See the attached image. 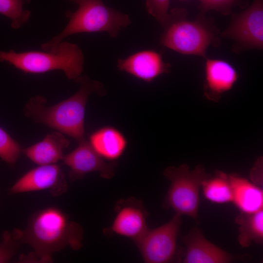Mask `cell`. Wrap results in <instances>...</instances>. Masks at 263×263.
<instances>
[{"label": "cell", "mask_w": 263, "mask_h": 263, "mask_svg": "<svg viewBox=\"0 0 263 263\" xmlns=\"http://www.w3.org/2000/svg\"><path fill=\"white\" fill-rule=\"evenodd\" d=\"M201 187L204 195L211 202L225 204L233 202V191L228 175L218 171L215 176L204 180Z\"/></svg>", "instance_id": "obj_19"}, {"label": "cell", "mask_w": 263, "mask_h": 263, "mask_svg": "<svg viewBox=\"0 0 263 263\" xmlns=\"http://www.w3.org/2000/svg\"><path fill=\"white\" fill-rule=\"evenodd\" d=\"M70 0L78 7L74 12L67 13L69 21L64 29L41 45L45 52H56L63 39L75 34L106 32L116 38L120 30L131 23L128 15L107 6L102 0Z\"/></svg>", "instance_id": "obj_3"}, {"label": "cell", "mask_w": 263, "mask_h": 263, "mask_svg": "<svg viewBox=\"0 0 263 263\" xmlns=\"http://www.w3.org/2000/svg\"><path fill=\"white\" fill-rule=\"evenodd\" d=\"M80 85L79 90L69 98L51 106L46 105L47 100L42 96L32 97L24 109L26 116L66 134L78 142L84 139L85 107L89 95L96 93L104 94L102 84L86 76L75 80Z\"/></svg>", "instance_id": "obj_2"}, {"label": "cell", "mask_w": 263, "mask_h": 263, "mask_svg": "<svg viewBox=\"0 0 263 263\" xmlns=\"http://www.w3.org/2000/svg\"><path fill=\"white\" fill-rule=\"evenodd\" d=\"M115 217L106 231L129 238L137 242L149 230L147 218L148 213L142 202L129 198L120 199L115 204Z\"/></svg>", "instance_id": "obj_10"}, {"label": "cell", "mask_w": 263, "mask_h": 263, "mask_svg": "<svg viewBox=\"0 0 263 263\" xmlns=\"http://www.w3.org/2000/svg\"><path fill=\"white\" fill-rule=\"evenodd\" d=\"M68 186L64 173L56 164L39 165L19 178L8 190L10 194L49 190L54 196L65 193Z\"/></svg>", "instance_id": "obj_9"}, {"label": "cell", "mask_w": 263, "mask_h": 263, "mask_svg": "<svg viewBox=\"0 0 263 263\" xmlns=\"http://www.w3.org/2000/svg\"><path fill=\"white\" fill-rule=\"evenodd\" d=\"M164 175L170 182L164 207L176 213L188 215L197 220L200 203L199 191L203 182L210 176L201 165L189 170L187 164L178 168L170 167Z\"/></svg>", "instance_id": "obj_6"}, {"label": "cell", "mask_w": 263, "mask_h": 263, "mask_svg": "<svg viewBox=\"0 0 263 263\" xmlns=\"http://www.w3.org/2000/svg\"><path fill=\"white\" fill-rule=\"evenodd\" d=\"M186 249L184 263H229L236 258L206 239L197 227L183 237Z\"/></svg>", "instance_id": "obj_12"}, {"label": "cell", "mask_w": 263, "mask_h": 263, "mask_svg": "<svg viewBox=\"0 0 263 263\" xmlns=\"http://www.w3.org/2000/svg\"><path fill=\"white\" fill-rule=\"evenodd\" d=\"M185 14L179 8L169 13L161 43L181 54L205 56L208 46L218 45L219 40L209 25L199 19L187 20Z\"/></svg>", "instance_id": "obj_5"}, {"label": "cell", "mask_w": 263, "mask_h": 263, "mask_svg": "<svg viewBox=\"0 0 263 263\" xmlns=\"http://www.w3.org/2000/svg\"><path fill=\"white\" fill-rule=\"evenodd\" d=\"M169 0H146L148 12L164 25L169 16Z\"/></svg>", "instance_id": "obj_23"}, {"label": "cell", "mask_w": 263, "mask_h": 263, "mask_svg": "<svg viewBox=\"0 0 263 263\" xmlns=\"http://www.w3.org/2000/svg\"><path fill=\"white\" fill-rule=\"evenodd\" d=\"M70 141L59 132L48 134L41 141L22 151L32 162L38 165L56 164L62 160L63 151Z\"/></svg>", "instance_id": "obj_15"}, {"label": "cell", "mask_w": 263, "mask_h": 263, "mask_svg": "<svg viewBox=\"0 0 263 263\" xmlns=\"http://www.w3.org/2000/svg\"><path fill=\"white\" fill-rule=\"evenodd\" d=\"M240 0H200L203 11L216 10L223 14L229 13L232 7L238 5Z\"/></svg>", "instance_id": "obj_24"}, {"label": "cell", "mask_w": 263, "mask_h": 263, "mask_svg": "<svg viewBox=\"0 0 263 263\" xmlns=\"http://www.w3.org/2000/svg\"><path fill=\"white\" fill-rule=\"evenodd\" d=\"M233 202L241 212L252 213L263 209V191L257 185L236 175H228Z\"/></svg>", "instance_id": "obj_16"}, {"label": "cell", "mask_w": 263, "mask_h": 263, "mask_svg": "<svg viewBox=\"0 0 263 263\" xmlns=\"http://www.w3.org/2000/svg\"><path fill=\"white\" fill-rule=\"evenodd\" d=\"M22 150L19 143L0 127V158L9 165H14Z\"/></svg>", "instance_id": "obj_21"}, {"label": "cell", "mask_w": 263, "mask_h": 263, "mask_svg": "<svg viewBox=\"0 0 263 263\" xmlns=\"http://www.w3.org/2000/svg\"><path fill=\"white\" fill-rule=\"evenodd\" d=\"M27 2L29 0H0V13L11 19L13 29L19 28L29 20L30 11L23 9Z\"/></svg>", "instance_id": "obj_20"}, {"label": "cell", "mask_w": 263, "mask_h": 263, "mask_svg": "<svg viewBox=\"0 0 263 263\" xmlns=\"http://www.w3.org/2000/svg\"><path fill=\"white\" fill-rule=\"evenodd\" d=\"M64 163L70 168L69 179L74 182L88 173L97 171L104 178L110 179L114 174L115 163H107L85 139L78 142L77 147L64 155Z\"/></svg>", "instance_id": "obj_11"}, {"label": "cell", "mask_w": 263, "mask_h": 263, "mask_svg": "<svg viewBox=\"0 0 263 263\" xmlns=\"http://www.w3.org/2000/svg\"><path fill=\"white\" fill-rule=\"evenodd\" d=\"M176 213L171 220L155 229H149L137 242L144 261L148 263H166L173 258L182 222Z\"/></svg>", "instance_id": "obj_7"}, {"label": "cell", "mask_w": 263, "mask_h": 263, "mask_svg": "<svg viewBox=\"0 0 263 263\" xmlns=\"http://www.w3.org/2000/svg\"><path fill=\"white\" fill-rule=\"evenodd\" d=\"M0 61L7 62L26 73L39 74L60 70L68 79L75 80L82 72L84 56L78 45L62 41L54 53L0 51Z\"/></svg>", "instance_id": "obj_4"}, {"label": "cell", "mask_w": 263, "mask_h": 263, "mask_svg": "<svg viewBox=\"0 0 263 263\" xmlns=\"http://www.w3.org/2000/svg\"><path fill=\"white\" fill-rule=\"evenodd\" d=\"M117 63L120 71L148 82L168 73L170 67L169 64L163 61L159 53L152 50L140 51L125 58H120Z\"/></svg>", "instance_id": "obj_13"}, {"label": "cell", "mask_w": 263, "mask_h": 263, "mask_svg": "<svg viewBox=\"0 0 263 263\" xmlns=\"http://www.w3.org/2000/svg\"><path fill=\"white\" fill-rule=\"evenodd\" d=\"M90 145L103 159L113 160L123 153L127 145L125 137L117 129L104 127L92 133L90 136Z\"/></svg>", "instance_id": "obj_17"}, {"label": "cell", "mask_w": 263, "mask_h": 263, "mask_svg": "<svg viewBox=\"0 0 263 263\" xmlns=\"http://www.w3.org/2000/svg\"><path fill=\"white\" fill-rule=\"evenodd\" d=\"M20 244L13 232L4 231L0 242V263L9 262L15 255Z\"/></svg>", "instance_id": "obj_22"}, {"label": "cell", "mask_w": 263, "mask_h": 263, "mask_svg": "<svg viewBox=\"0 0 263 263\" xmlns=\"http://www.w3.org/2000/svg\"><path fill=\"white\" fill-rule=\"evenodd\" d=\"M13 233L20 244H26L33 249L24 261L50 263L52 256L66 247L74 250L82 245L81 226L70 220L69 216L56 207H47L34 212L26 227L17 228Z\"/></svg>", "instance_id": "obj_1"}, {"label": "cell", "mask_w": 263, "mask_h": 263, "mask_svg": "<svg viewBox=\"0 0 263 263\" xmlns=\"http://www.w3.org/2000/svg\"><path fill=\"white\" fill-rule=\"evenodd\" d=\"M235 222L239 225L238 241L243 248L249 246L252 242L263 244V209L252 213L241 212Z\"/></svg>", "instance_id": "obj_18"}, {"label": "cell", "mask_w": 263, "mask_h": 263, "mask_svg": "<svg viewBox=\"0 0 263 263\" xmlns=\"http://www.w3.org/2000/svg\"><path fill=\"white\" fill-rule=\"evenodd\" d=\"M222 35L236 41L241 48L262 49L263 46V0H255L245 11L236 15Z\"/></svg>", "instance_id": "obj_8"}, {"label": "cell", "mask_w": 263, "mask_h": 263, "mask_svg": "<svg viewBox=\"0 0 263 263\" xmlns=\"http://www.w3.org/2000/svg\"><path fill=\"white\" fill-rule=\"evenodd\" d=\"M205 68L204 94L210 100H218L231 89L238 78L235 69L224 60L207 59Z\"/></svg>", "instance_id": "obj_14"}]
</instances>
